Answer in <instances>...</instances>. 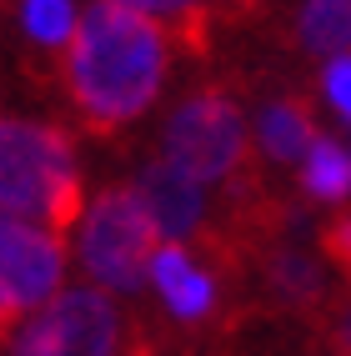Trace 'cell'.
<instances>
[{"label":"cell","instance_id":"cell-1","mask_svg":"<svg viewBox=\"0 0 351 356\" xmlns=\"http://www.w3.org/2000/svg\"><path fill=\"white\" fill-rule=\"evenodd\" d=\"M166 70H171L166 31L126 6H111V0H96L81 10L76 40L60 51L65 101L90 136H115L121 126L140 121L166 90Z\"/></svg>","mask_w":351,"mask_h":356},{"label":"cell","instance_id":"cell-2","mask_svg":"<svg viewBox=\"0 0 351 356\" xmlns=\"http://www.w3.org/2000/svg\"><path fill=\"white\" fill-rule=\"evenodd\" d=\"M0 211L51 236L85 221V186L70 131L26 115H0Z\"/></svg>","mask_w":351,"mask_h":356},{"label":"cell","instance_id":"cell-3","mask_svg":"<svg viewBox=\"0 0 351 356\" xmlns=\"http://www.w3.org/2000/svg\"><path fill=\"white\" fill-rule=\"evenodd\" d=\"M161 161L176 165L186 181H196L201 191L206 186H226L231 196H241V211L266 201L241 101L221 86L191 90L166 115V126H161Z\"/></svg>","mask_w":351,"mask_h":356},{"label":"cell","instance_id":"cell-4","mask_svg":"<svg viewBox=\"0 0 351 356\" xmlns=\"http://www.w3.org/2000/svg\"><path fill=\"white\" fill-rule=\"evenodd\" d=\"M161 246H166V231L156 226L151 206L140 201L136 186H106L81 221L76 256H81V271L101 291H126L131 296L151 281Z\"/></svg>","mask_w":351,"mask_h":356},{"label":"cell","instance_id":"cell-5","mask_svg":"<svg viewBox=\"0 0 351 356\" xmlns=\"http://www.w3.org/2000/svg\"><path fill=\"white\" fill-rule=\"evenodd\" d=\"M126 351V321L101 286L60 291L31 326L15 337L10 356H121Z\"/></svg>","mask_w":351,"mask_h":356},{"label":"cell","instance_id":"cell-6","mask_svg":"<svg viewBox=\"0 0 351 356\" xmlns=\"http://www.w3.org/2000/svg\"><path fill=\"white\" fill-rule=\"evenodd\" d=\"M60 276H65L60 236L0 211V306L10 316L45 312L60 296Z\"/></svg>","mask_w":351,"mask_h":356},{"label":"cell","instance_id":"cell-7","mask_svg":"<svg viewBox=\"0 0 351 356\" xmlns=\"http://www.w3.org/2000/svg\"><path fill=\"white\" fill-rule=\"evenodd\" d=\"M136 191L140 201L151 206V216L156 226L171 236V241H196V236H211V201L196 181H186L176 165L166 161H151V165H140V176H136Z\"/></svg>","mask_w":351,"mask_h":356},{"label":"cell","instance_id":"cell-8","mask_svg":"<svg viewBox=\"0 0 351 356\" xmlns=\"http://www.w3.org/2000/svg\"><path fill=\"white\" fill-rule=\"evenodd\" d=\"M261 286L276 306L286 312H307V316H326L332 312V281H326V266L301 251L291 241H276L261 251Z\"/></svg>","mask_w":351,"mask_h":356},{"label":"cell","instance_id":"cell-9","mask_svg":"<svg viewBox=\"0 0 351 356\" xmlns=\"http://www.w3.org/2000/svg\"><path fill=\"white\" fill-rule=\"evenodd\" d=\"M151 281H156V291H161V301H166V312L176 321L196 326V321H206L211 312H216V276H211L181 241L161 246L156 266H151Z\"/></svg>","mask_w":351,"mask_h":356},{"label":"cell","instance_id":"cell-10","mask_svg":"<svg viewBox=\"0 0 351 356\" xmlns=\"http://www.w3.org/2000/svg\"><path fill=\"white\" fill-rule=\"evenodd\" d=\"M316 140H321V131H316V111L307 96H276L256 115V151H261V161L301 165Z\"/></svg>","mask_w":351,"mask_h":356},{"label":"cell","instance_id":"cell-11","mask_svg":"<svg viewBox=\"0 0 351 356\" xmlns=\"http://www.w3.org/2000/svg\"><path fill=\"white\" fill-rule=\"evenodd\" d=\"M296 45L316 60L351 56V0H301L296 6Z\"/></svg>","mask_w":351,"mask_h":356},{"label":"cell","instance_id":"cell-12","mask_svg":"<svg viewBox=\"0 0 351 356\" xmlns=\"http://www.w3.org/2000/svg\"><path fill=\"white\" fill-rule=\"evenodd\" d=\"M301 191L311 201H346L351 196V151L341 140L321 136L301 161Z\"/></svg>","mask_w":351,"mask_h":356},{"label":"cell","instance_id":"cell-13","mask_svg":"<svg viewBox=\"0 0 351 356\" xmlns=\"http://www.w3.org/2000/svg\"><path fill=\"white\" fill-rule=\"evenodd\" d=\"M20 26L45 51H65L76 40L81 15H76V0H20Z\"/></svg>","mask_w":351,"mask_h":356},{"label":"cell","instance_id":"cell-14","mask_svg":"<svg viewBox=\"0 0 351 356\" xmlns=\"http://www.w3.org/2000/svg\"><path fill=\"white\" fill-rule=\"evenodd\" d=\"M111 6H126V10L146 15V20H171V26L196 45V31H201L211 0H111Z\"/></svg>","mask_w":351,"mask_h":356},{"label":"cell","instance_id":"cell-15","mask_svg":"<svg viewBox=\"0 0 351 356\" xmlns=\"http://www.w3.org/2000/svg\"><path fill=\"white\" fill-rule=\"evenodd\" d=\"M321 96L351 126V56H336V60L321 65Z\"/></svg>","mask_w":351,"mask_h":356},{"label":"cell","instance_id":"cell-16","mask_svg":"<svg viewBox=\"0 0 351 356\" xmlns=\"http://www.w3.org/2000/svg\"><path fill=\"white\" fill-rule=\"evenodd\" d=\"M321 256L332 261L351 286V211H336V216L321 226Z\"/></svg>","mask_w":351,"mask_h":356},{"label":"cell","instance_id":"cell-17","mask_svg":"<svg viewBox=\"0 0 351 356\" xmlns=\"http://www.w3.org/2000/svg\"><path fill=\"white\" fill-rule=\"evenodd\" d=\"M326 337H332L336 356H351V286H346L341 301H332V312H326Z\"/></svg>","mask_w":351,"mask_h":356},{"label":"cell","instance_id":"cell-18","mask_svg":"<svg viewBox=\"0 0 351 356\" xmlns=\"http://www.w3.org/2000/svg\"><path fill=\"white\" fill-rule=\"evenodd\" d=\"M15 321H20V316H10V312H6V306H0V346H6V341H10V331H15Z\"/></svg>","mask_w":351,"mask_h":356},{"label":"cell","instance_id":"cell-19","mask_svg":"<svg viewBox=\"0 0 351 356\" xmlns=\"http://www.w3.org/2000/svg\"><path fill=\"white\" fill-rule=\"evenodd\" d=\"M126 356H140V346H126Z\"/></svg>","mask_w":351,"mask_h":356}]
</instances>
